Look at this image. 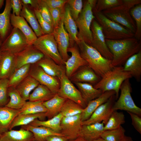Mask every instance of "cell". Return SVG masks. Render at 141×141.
<instances>
[{
    "instance_id": "f1b7e54d",
    "label": "cell",
    "mask_w": 141,
    "mask_h": 141,
    "mask_svg": "<svg viewBox=\"0 0 141 141\" xmlns=\"http://www.w3.org/2000/svg\"><path fill=\"white\" fill-rule=\"evenodd\" d=\"M20 16L28 22L38 38L44 34L35 14L33 9L30 5L23 4Z\"/></svg>"
},
{
    "instance_id": "5b68a950",
    "label": "cell",
    "mask_w": 141,
    "mask_h": 141,
    "mask_svg": "<svg viewBox=\"0 0 141 141\" xmlns=\"http://www.w3.org/2000/svg\"><path fill=\"white\" fill-rule=\"evenodd\" d=\"M96 21L102 27L105 39L119 40L134 37L128 29L107 18L102 12L93 10Z\"/></svg>"
},
{
    "instance_id": "1f68e13d",
    "label": "cell",
    "mask_w": 141,
    "mask_h": 141,
    "mask_svg": "<svg viewBox=\"0 0 141 141\" xmlns=\"http://www.w3.org/2000/svg\"><path fill=\"white\" fill-rule=\"evenodd\" d=\"M21 128L33 133L34 141H46L47 137L52 135L63 136L60 133H56L50 128L43 126L35 127L28 125L22 126Z\"/></svg>"
},
{
    "instance_id": "e0dca14e",
    "label": "cell",
    "mask_w": 141,
    "mask_h": 141,
    "mask_svg": "<svg viewBox=\"0 0 141 141\" xmlns=\"http://www.w3.org/2000/svg\"><path fill=\"white\" fill-rule=\"evenodd\" d=\"M77 46L75 43L68 48V51L71 53V56L64 62L65 73L69 79L80 67L88 65L87 62L81 56Z\"/></svg>"
},
{
    "instance_id": "8fae6325",
    "label": "cell",
    "mask_w": 141,
    "mask_h": 141,
    "mask_svg": "<svg viewBox=\"0 0 141 141\" xmlns=\"http://www.w3.org/2000/svg\"><path fill=\"white\" fill-rule=\"evenodd\" d=\"M90 29L92 35L90 45L97 50L104 57L112 60L113 56L106 44L102 27L95 19L92 21Z\"/></svg>"
},
{
    "instance_id": "6da1fadb",
    "label": "cell",
    "mask_w": 141,
    "mask_h": 141,
    "mask_svg": "<svg viewBox=\"0 0 141 141\" xmlns=\"http://www.w3.org/2000/svg\"><path fill=\"white\" fill-rule=\"evenodd\" d=\"M105 41L113 56L111 63L114 67L121 66L141 50L140 41L134 37L116 40L105 39Z\"/></svg>"
},
{
    "instance_id": "6f0895ef",
    "label": "cell",
    "mask_w": 141,
    "mask_h": 141,
    "mask_svg": "<svg viewBox=\"0 0 141 141\" xmlns=\"http://www.w3.org/2000/svg\"><path fill=\"white\" fill-rule=\"evenodd\" d=\"M69 141H87L81 137L79 136L76 139L72 140H69Z\"/></svg>"
},
{
    "instance_id": "2e32d148",
    "label": "cell",
    "mask_w": 141,
    "mask_h": 141,
    "mask_svg": "<svg viewBox=\"0 0 141 141\" xmlns=\"http://www.w3.org/2000/svg\"><path fill=\"white\" fill-rule=\"evenodd\" d=\"M52 34L57 44L60 55L65 62L69 58L68 50L69 47L70 39L62 20L57 27L54 28Z\"/></svg>"
},
{
    "instance_id": "74e56055",
    "label": "cell",
    "mask_w": 141,
    "mask_h": 141,
    "mask_svg": "<svg viewBox=\"0 0 141 141\" xmlns=\"http://www.w3.org/2000/svg\"><path fill=\"white\" fill-rule=\"evenodd\" d=\"M8 95L10 97V99L5 106L10 108L20 109L26 102L22 97L15 87H8Z\"/></svg>"
},
{
    "instance_id": "ab89813d",
    "label": "cell",
    "mask_w": 141,
    "mask_h": 141,
    "mask_svg": "<svg viewBox=\"0 0 141 141\" xmlns=\"http://www.w3.org/2000/svg\"><path fill=\"white\" fill-rule=\"evenodd\" d=\"M41 101H26L20 110L19 114H24L46 113L47 109Z\"/></svg>"
},
{
    "instance_id": "7bdbcfd3",
    "label": "cell",
    "mask_w": 141,
    "mask_h": 141,
    "mask_svg": "<svg viewBox=\"0 0 141 141\" xmlns=\"http://www.w3.org/2000/svg\"><path fill=\"white\" fill-rule=\"evenodd\" d=\"M130 14L136 22V30L134 37L139 41L141 37V4L137 5L131 9Z\"/></svg>"
},
{
    "instance_id": "f546056e",
    "label": "cell",
    "mask_w": 141,
    "mask_h": 141,
    "mask_svg": "<svg viewBox=\"0 0 141 141\" xmlns=\"http://www.w3.org/2000/svg\"><path fill=\"white\" fill-rule=\"evenodd\" d=\"M67 99L59 96L57 94L50 99L43 103L47 109L46 117L51 118L60 113L61 108Z\"/></svg>"
},
{
    "instance_id": "ba28073f",
    "label": "cell",
    "mask_w": 141,
    "mask_h": 141,
    "mask_svg": "<svg viewBox=\"0 0 141 141\" xmlns=\"http://www.w3.org/2000/svg\"><path fill=\"white\" fill-rule=\"evenodd\" d=\"M120 96L113 105V110H124L134 113L141 116V109L136 105L131 95L132 88L129 79H127L124 81L120 87Z\"/></svg>"
},
{
    "instance_id": "db71d44e",
    "label": "cell",
    "mask_w": 141,
    "mask_h": 141,
    "mask_svg": "<svg viewBox=\"0 0 141 141\" xmlns=\"http://www.w3.org/2000/svg\"><path fill=\"white\" fill-rule=\"evenodd\" d=\"M66 137L61 135H52L47 137L46 141H69Z\"/></svg>"
},
{
    "instance_id": "603a6c76",
    "label": "cell",
    "mask_w": 141,
    "mask_h": 141,
    "mask_svg": "<svg viewBox=\"0 0 141 141\" xmlns=\"http://www.w3.org/2000/svg\"><path fill=\"white\" fill-rule=\"evenodd\" d=\"M46 73L59 80L65 72L64 65L58 64L51 59L44 56L36 63Z\"/></svg>"
},
{
    "instance_id": "d6986e66",
    "label": "cell",
    "mask_w": 141,
    "mask_h": 141,
    "mask_svg": "<svg viewBox=\"0 0 141 141\" xmlns=\"http://www.w3.org/2000/svg\"><path fill=\"white\" fill-rule=\"evenodd\" d=\"M15 69V54L0 50V79H9Z\"/></svg>"
},
{
    "instance_id": "7402d4cb",
    "label": "cell",
    "mask_w": 141,
    "mask_h": 141,
    "mask_svg": "<svg viewBox=\"0 0 141 141\" xmlns=\"http://www.w3.org/2000/svg\"><path fill=\"white\" fill-rule=\"evenodd\" d=\"M67 5L65 8L62 21L64 28L69 34L71 44L70 46H71L74 45V42L77 44L80 40L77 37L78 31L75 21L72 18L69 6Z\"/></svg>"
},
{
    "instance_id": "5bb4252c",
    "label": "cell",
    "mask_w": 141,
    "mask_h": 141,
    "mask_svg": "<svg viewBox=\"0 0 141 141\" xmlns=\"http://www.w3.org/2000/svg\"><path fill=\"white\" fill-rule=\"evenodd\" d=\"M15 55V69L26 64L36 63L45 56L33 45H29Z\"/></svg>"
},
{
    "instance_id": "f35d334b",
    "label": "cell",
    "mask_w": 141,
    "mask_h": 141,
    "mask_svg": "<svg viewBox=\"0 0 141 141\" xmlns=\"http://www.w3.org/2000/svg\"><path fill=\"white\" fill-rule=\"evenodd\" d=\"M80 105L71 100L67 99L60 110L63 117H69L81 114L83 109Z\"/></svg>"
},
{
    "instance_id": "816d5d0a",
    "label": "cell",
    "mask_w": 141,
    "mask_h": 141,
    "mask_svg": "<svg viewBox=\"0 0 141 141\" xmlns=\"http://www.w3.org/2000/svg\"><path fill=\"white\" fill-rule=\"evenodd\" d=\"M130 115L132 120V124L135 129L141 134V118L138 115L132 113L127 112Z\"/></svg>"
},
{
    "instance_id": "c3c4849f",
    "label": "cell",
    "mask_w": 141,
    "mask_h": 141,
    "mask_svg": "<svg viewBox=\"0 0 141 141\" xmlns=\"http://www.w3.org/2000/svg\"><path fill=\"white\" fill-rule=\"evenodd\" d=\"M33 10L44 34L52 33L54 30L53 27L43 19L37 9H34Z\"/></svg>"
},
{
    "instance_id": "d4e9b609",
    "label": "cell",
    "mask_w": 141,
    "mask_h": 141,
    "mask_svg": "<svg viewBox=\"0 0 141 141\" xmlns=\"http://www.w3.org/2000/svg\"><path fill=\"white\" fill-rule=\"evenodd\" d=\"M19 112V109H11L5 106L0 107V134L9 130L13 121Z\"/></svg>"
},
{
    "instance_id": "94428289",
    "label": "cell",
    "mask_w": 141,
    "mask_h": 141,
    "mask_svg": "<svg viewBox=\"0 0 141 141\" xmlns=\"http://www.w3.org/2000/svg\"><path fill=\"white\" fill-rule=\"evenodd\" d=\"M2 42L1 40V36H0V46L2 44Z\"/></svg>"
},
{
    "instance_id": "277c9868",
    "label": "cell",
    "mask_w": 141,
    "mask_h": 141,
    "mask_svg": "<svg viewBox=\"0 0 141 141\" xmlns=\"http://www.w3.org/2000/svg\"><path fill=\"white\" fill-rule=\"evenodd\" d=\"M132 77L130 72L124 70L123 67H114L106 73L93 87L96 89L101 90L103 93L108 91H114L117 98L123 83L126 80Z\"/></svg>"
},
{
    "instance_id": "4316f807",
    "label": "cell",
    "mask_w": 141,
    "mask_h": 141,
    "mask_svg": "<svg viewBox=\"0 0 141 141\" xmlns=\"http://www.w3.org/2000/svg\"><path fill=\"white\" fill-rule=\"evenodd\" d=\"M11 10V0H6L4 10L0 14V35L2 42L10 32Z\"/></svg>"
},
{
    "instance_id": "ee69618b",
    "label": "cell",
    "mask_w": 141,
    "mask_h": 141,
    "mask_svg": "<svg viewBox=\"0 0 141 141\" xmlns=\"http://www.w3.org/2000/svg\"><path fill=\"white\" fill-rule=\"evenodd\" d=\"M123 3L122 0H97L95 7L93 10L101 12L117 6Z\"/></svg>"
},
{
    "instance_id": "ac0fdd59",
    "label": "cell",
    "mask_w": 141,
    "mask_h": 141,
    "mask_svg": "<svg viewBox=\"0 0 141 141\" xmlns=\"http://www.w3.org/2000/svg\"><path fill=\"white\" fill-rule=\"evenodd\" d=\"M101 78L88 65H86L79 68L69 79L73 83H87L95 85Z\"/></svg>"
},
{
    "instance_id": "6125c7cd",
    "label": "cell",
    "mask_w": 141,
    "mask_h": 141,
    "mask_svg": "<svg viewBox=\"0 0 141 141\" xmlns=\"http://www.w3.org/2000/svg\"><path fill=\"white\" fill-rule=\"evenodd\" d=\"M1 134H0V137H1Z\"/></svg>"
},
{
    "instance_id": "52a82bcc",
    "label": "cell",
    "mask_w": 141,
    "mask_h": 141,
    "mask_svg": "<svg viewBox=\"0 0 141 141\" xmlns=\"http://www.w3.org/2000/svg\"><path fill=\"white\" fill-rule=\"evenodd\" d=\"M33 45L44 56L60 65H64V62L59 52L57 44L52 33L44 34L38 37Z\"/></svg>"
},
{
    "instance_id": "7a4b0ae2",
    "label": "cell",
    "mask_w": 141,
    "mask_h": 141,
    "mask_svg": "<svg viewBox=\"0 0 141 141\" xmlns=\"http://www.w3.org/2000/svg\"><path fill=\"white\" fill-rule=\"evenodd\" d=\"M80 55L88 65L101 78L114 67L111 60L103 57L96 49L83 40L77 44Z\"/></svg>"
},
{
    "instance_id": "d590c367",
    "label": "cell",
    "mask_w": 141,
    "mask_h": 141,
    "mask_svg": "<svg viewBox=\"0 0 141 141\" xmlns=\"http://www.w3.org/2000/svg\"><path fill=\"white\" fill-rule=\"evenodd\" d=\"M55 95L47 87L39 84L30 94L28 100L43 102L50 99Z\"/></svg>"
},
{
    "instance_id": "9f6ffc18",
    "label": "cell",
    "mask_w": 141,
    "mask_h": 141,
    "mask_svg": "<svg viewBox=\"0 0 141 141\" xmlns=\"http://www.w3.org/2000/svg\"><path fill=\"white\" fill-rule=\"evenodd\" d=\"M120 141H133L132 138L129 136L125 135Z\"/></svg>"
},
{
    "instance_id": "cb8c5ba5",
    "label": "cell",
    "mask_w": 141,
    "mask_h": 141,
    "mask_svg": "<svg viewBox=\"0 0 141 141\" xmlns=\"http://www.w3.org/2000/svg\"><path fill=\"white\" fill-rule=\"evenodd\" d=\"M0 141H34V139L31 132L21 128L19 130H9L2 134Z\"/></svg>"
},
{
    "instance_id": "681fc988",
    "label": "cell",
    "mask_w": 141,
    "mask_h": 141,
    "mask_svg": "<svg viewBox=\"0 0 141 141\" xmlns=\"http://www.w3.org/2000/svg\"><path fill=\"white\" fill-rule=\"evenodd\" d=\"M49 9L51 16L53 22V27L54 28L57 27L62 20L65 8Z\"/></svg>"
},
{
    "instance_id": "e575fe53",
    "label": "cell",
    "mask_w": 141,
    "mask_h": 141,
    "mask_svg": "<svg viewBox=\"0 0 141 141\" xmlns=\"http://www.w3.org/2000/svg\"><path fill=\"white\" fill-rule=\"evenodd\" d=\"M63 116L61 113L46 121H41L36 119L29 125L34 126H43L49 128L54 132L60 133V124Z\"/></svg>"
},
{
    "instance_id": "7dc6e473",
    "label": "cell",
    "mask_w": 141,
    "mask_h": 141,
    "mask_svg": "<svg viewBox=\"0 0 141 141\" xmlns=\"http://www.w3.org/2000/svg\"><path fill=\"white\" fill-rule=\"evenodd\" d=\"M37 9L43 19L53 27V21L49 8L43 0H38Z\"/></svg>"
},
{
    "instance_id": "4fadbf2b",
    "label": "cell",
    "mask_w": 141,
    "mask_h": 141,
    "mask_svg": "<svg viewBox=\"0 0 141 141\" xmlns=\"http://www.w3.org/2000/svg\"><path fill=\"white\" fill-rule=\"evenodd\" d=\"M82 122L81 114L63 117L60 124V133L69 140L75 139L80 136Z\"/></svg>"
},
{
    "instance_id": "f907efd6",
    "label": "cell",
    "mask_w": 141,
    "mask_h": 141,
    "mask_svg": "<svg viewBox=\"0 0 141 141\" xmlns=\"http://www.w3.org/2000/svg\"><path fill=\"white\" fill-rule=\"evenodd\" d=\"M49 9L60 8L64 9L67 3V0H43Z\"/></svg>"
},
{
    "instance_id": "60d3db41",
    "label": "cell",
    "mask_w": 141,
    "mask_h": 141,
    "mask_svg": "<svg viewBox=\"0 0 141 141\" xmlns=\"http://www.w3.org/2000/svg\"><path fill=\"white\" fill-rule=\"evenodd\" d=\"M125 122L124 114L121 112L114 111L107 123L104 125V130L105 131L118 128Z\"/></svg>"
},
{
    "instance_id": "680465c9",
    "label": "cell",
    "mask_w": 141,
    "mask_h": 141,
    "mask_svg": "<svg viewBox=\"0 0 141 141\" xmlns=\"http://www.w3.org/2000/svg\"><path fill=\"white\" fill-rule=\"evenodd\" d=\"M92 141H106L101 137H99Z\"/></svg>"
},
{
    "instance_id": "9a60e30c",
    "label": "cell",
    "mask_w": 141,
    "mask_h": 141,
    "mask_svg": "<svg viewBox=\"0 0 141 141\" xmlns=\"http://www.w3.org/2000/svg\"><path fill=\"white\" fill-rule=\"evenodd\" d=\"M114 95L98 107L87 120L82 122V125H90L102 122L105 125L114 111L112 108Z\"/></svg>"
},
{
    "instance_id": "91938a15",
    "label": "cell",
    "mask_w": 141,
    "mask_h": 141,
    "mask_svg": "<svg viewBox=\"0 0 141 141\" xmlns=\"http://www.w3.org/2000/svg\"><path fill=\"white\" fill-rule=\"evenodd\" d=\"M4 1V0H0V9L3 5Z\"/></svg>"
},
{
    "instance_id": "d6a6232c",
    "label": "cell",
    "mask_w": 141,
    "mask_h": 141,
    "mask_svg": "<svg viewBox=\"0 0 141 141\" xmlns=\"http://www.w3.org/2000/svg\"><path fill=\"white\" fill-rule=\"evenodd\" d=\"M35 79L29 75L15 87L25 101L28 100L30 92L39 84Z\"/></svg>"
},
{
    "instance_id": "484cf974",
    "label": "cell",
    "mask_w": 141,
    "mask_h": 141,
    "mask_svg": "<svg viewBox=\"0 0 141 141\" xmlns=\"http://www.w3.org/2000/svg\"><path fill=\"white\" fill-rule=\"evenodd\" d=\"M124 71L130 72L138 81L141 76V50L129 58L124 63Z\"/></svg>"
},
{
    "instance_id": "11a10c76",
    "label": "cell",
    "mask_w": 141,
    "mask_h": 141,
    "mask_svg": "<svg viewBox=\"0 0 141 141\" xmlns=\"http://www.w3.org/2000/svg\"><path fill=\"white\" fill-rule=\"evenodd\" d=\"M24 4L30 5L33 8L37 9L38 4V0H21Z\"/></svg>"
},
{
    "instance_id": "b9f144b4",
    "label": "cell",
    "mask_w": 141,
    "mask_h": 141,
    "mask_svg": "<svg viewBox=\"0 0 141 141\" xmlns=\"http://www.w3.org/2000/svg\"><path fill=\"white\" fill-rule=\"evenodd\" d=\"M125 132L121 126L116 129L104 131L100 137L106 141H120L125 136Z\"/></svg>"
},
{
    "instance_id": "ffe728a7",
    "label": "cell",
    "mask_w": 141,
    "mask_h": 141,
    "mask_svg": "<svg viewBox=\"0 0 141 141\" xmlns=\"http://www.w3.org/2000/svg\"><path fill=\"white\" fill-rule=\"evenodd\" d=\"M10 23L13 27L19 29L25 36L30 45H33L38 37L22 17L11 14Z\"/></svg>"
},
{
    "instance_id": "f6af8a7d",
    "label": "cell",
    "mask_w": 141,
    "mask_h": 141,
    "mask_svg": "<svg viewBox=\"0 0 141 141\" xmlns=\"http://www.w3.org/2000/svg\"><path fill=\"white\" fill-rule=\"evenodd\" d=\"M67 3L73 19L75 21L78 18L83 8L82 0H68Z\"/></svg>"
},
{
    "instance_id": "30bf717a",
    "label": "cell",
    "mask_w": 141,
    "mask_h": 141,
    "mask_svg": "<svg viewBox=\"0 0 141 141\" xmlns=\"http://www.w3.org/2000/svg\"><path fill=\"white\" fill-rule=\"evenodd\" d=\"M60 86L57 94L62 98L72 100L81 105L84 109L87 104L81 93L66 75L65 72L60 79Z\"/></svg>"
},
{
    "instance_id": "4dcf8cb0",
    "label": "cell",
    "mask_w": 141,
    "mask_h": 141,
    "mask_svg": "<svg viewBox=\"0 0 141 141\" xmlns=\"http://www.w3.org/2000/svg\"><path fill=\"white\" fill-rule=\"evenodd\" d=\"M87 104L90 101L96 98L103 93L99 89L95 88L92 84L85 83L74 82Z\"/></svg>"
},
{
    "instance_id": "83f0119b",
    "label": "cell",
    "mask_w": 141,
    "mask_h": 141,
    "mask_svg": "<svg viewBox=\"0 0 141 141\" xmlns=\"http://www.w3.org/2000/svg\"><path fill=\"white\" fill-rule=\"evenodd\" d=\"M104 126L102 122L82 125L80 136L87 141H92L100 137L104 131Z\"/></svg>"
},
{
    "instance_id": "44dd1931",
    "label": "cell",
    "mask_w": 141,
    "mask_h": 141,
    "mask_svg": "<svg viewBox=\"0 0 141 141\" xmlns=\"http://www.w3.org/2000/svg\"><path fill=\"white\" fill-rule=\"evenodd\" d=\"M115 94V93L113 91H106L103 93L98 97L89 102L86 107L83 109L81 114L82 121L87 120L98 107L106 102Z\"/></svg>"
},
{
    "instance_id": "bcb514c9",
    "label": "cell",
    "mask_w": 141,
    "mask_h": 141,
    "mask_svg": "<svg viewBox=\"0 0 141 141\" xmlns=\"http://www.w3.org/2000/svg\"><path fill=\"white\" fill-rule=\"evenodd\" d=\"M9 79H0V107L5 106L8 102V90Z\"/></svg>"
},
{
    "instance_id": "8d00e7d4",
    "label": "cell",
    "mask_w": 141,
    "mask_h": 141,
    "mask_svg": "<svg viewBox=\"0 0 141 141\" xmlns=\"http://www.w3.org/2000/svg\"><path fill=\"white\" fill-rule=\"evenodd\" d=\"M31 65L26 64L15 69L8 79V87H15L29 75Z\"/></svg>"
},
{
    "instance_id": "836d02e7",
    "label": "cell",
    "mask_w": 141,
    "mask_h": 141,
    "mask_svg": "<svg viewBox=\"0 0 141 141\" xmlns=\"http://www.w3.org/2000/svg\"><path fill=\"white\" fill-rule=\"evenodd\" d=\"M46 117V113L24 114H19L13 121L9 130H12L16 127L28 125L36 119H39L42 121Z\"/></svg>"
},
{
    "instance_id": "3957f363",
    "label": "cell",
    "mask_w": 141,
    "mask_h": 141,
    "mask_svg": "<svg viewBox=\"0 0 141 141\" xmlns=\"http://www.w3.org/2000/svg\"><path fill=\"white\" fill-rule=\"evenodd\" d=\"M122 4L119 5L102 12L109 19L128 29L135 34L136 24L130 13L131 8L141 4V0H122Z\"/></svg>"
},
{
    "instance_id": "9c48e42d",
    "label": "cell",
    "mask_w": 141,
    "mask_h": 141,
    "mask_svg": "<svg viewBox=\"0 0 141 141\" xmlns=\"http://www.w3.org/2000/svg\"><path fill=\"white\" fill-rule=\"evenodd\" d=\"M30 45L23 33L18 29L13 27L2 42L0 50L15 54L21 51Z\"/></svg>"
},
{
    "instance_id": "f5cc1de1",
    "label": "cell",
    "mask_w": 141,
    "mask_h": 141,
    "mask_svg": "<svg viewBox=\"0 0 141 141\" xmlns=\"http://www.w3.org/2000/svg\"><path fill=\"white\" fill-rule=\"evenodd\" d=\"M13 13L17 16H20L23 7L21 0H10Z\"/></svg>"
},
{
    "instance_id": "7c38bea8",
    "label": "cell",
    "mask_w": 141,
    "mask_h": 141,
    "mask_svg": "<svg viewBox=\"0 0 141 141\" xmlns=\"http://www.w3.org/2000/svg\"><path fill=\"white\" fill-rule=\"evenodd\" d=\"M29 75L40 84L48 87L54 94H57L60 86V80L45 72L36 63L31 65Z\"/></svg>"
},
{
    "instance_id": "8992f818",
    "label": "cell",
    "mask_w": 141,
    "mask_h": 141,
    "mask_svg": "<svg viewBox=\"0 0 141 141\" xmlns=\"http://www.w3.org/2000/svg\"><path fill=\"white\" fill-rule=\"evenodd\" d=\"M97 1L96 0L86 1L81 13L75 21L79 29L77 35L78 38L90 45L92 40L90 27L93 20L95 19L93 9L95 6Z\"/></svg>"
}]
</instances>
